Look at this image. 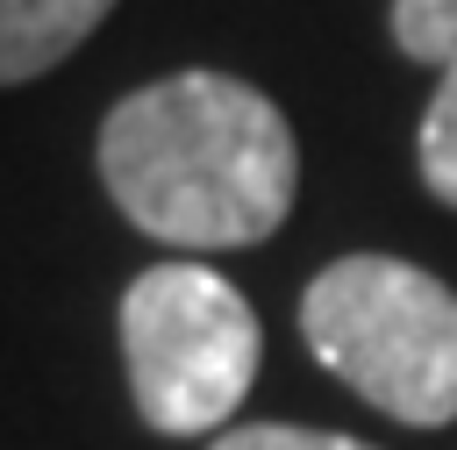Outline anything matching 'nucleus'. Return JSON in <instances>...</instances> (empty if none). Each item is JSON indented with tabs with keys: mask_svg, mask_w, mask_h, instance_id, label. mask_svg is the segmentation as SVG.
<instances>
[{
	"mask_svg": "<svg viewBox=\"0 0 457 450\" xmlns=\"http://www.w3.org/2000/svg\"><path fill=\"white\" fill-rule=\"evenodd\" d=\"M214 450H371V443L328 436V429H293V421H243V429L214 436Z\"/></svg>",
	"mask_w": 457,
	"mask_h": 450,
	"instance_id": "0eeeda50",
	"label": "nucleus"
},
{
	"mask_svg": "<svg viewBox=\"0 0 457 450\" xmlns=\"http://www.w3.org/2000/svg\"><path fill=\"white\" fill-rule=\"evenodd\" d=\"M100 186L157 243L243 250L286 221L300 193V150L271 93L250 79L171 71L107 107Z\"/></svg>",
	"mask_w": 457,
	"mask_h": 450,
	"instance_id": "f257e3e1",
	"label": "nucleus"
},
{
	"mask_svg": "<svg viewBox=\"0 0 457 450\" xmlns=\"http://www.w3.org/2000/svg\"><path fill=\"white\" fill-rule=\"evenodd\" d=\"M393 43L414 64H450L457 57V0H393Z\"/></svg>",
	"mask_w": 457,
	"mask_h": 450,
	"instance_id": "423d86ee",
	"label": "nucleus"
},
{
	"mask_svg": "<svg viewBox=\"0 0 457 450\" xmlns=\"http://www.w3.org/2000/svg\"><path fill=\"white\" fill-rule=\"evenodd\" d=\"M257 314L207 264H150L121 293V364L136 414L157 436L221 429L257 379Z\"/></svg>",
	"mask_w": 457,
	"mask_h": 450,
	"instance_id": "7ed1b4c3",
	"label": "nucleus"
},
{
	"mask_svg": "<svg viewBox=\"0 0 457 450\" xmlns=\"http://www.w3.org/2000/svg\"><path fill=\"white\" fill-rule=\"evenodd\" d=\"M107 14L114 0H0V86L43 79L50 64H64Z\"/></svg>",
	"mask_w": 457,
	"mask_h": 450,
	"instance_id": "20e7f679",
	"label": "nucleus"
},
{
	"mask_svg": "<svg viewBox=\"0 0 457 450\" xmlns=\"http://www.w3.org/2000/svg\"><path fill=\"white\" fill-rule=\"evenodd\" d=\"M414 157H421V186H428L443 207H457V57L436 71V93H428Z\"/></svg>",
	"mask_w": 457,
	"mask_h": 450,
	"instance_id": "39448f33",
	"label": "nucleus"
},
{
	"mask_svg": "<svg viewBox=\"0 0 457 450\" xmlns=\"http://www.w3.org/2000/svg\"><path fill=\"white\" fill-rule=\"evenodd\" d=\"M307 350L407 429L457 421V293L407 257H336L300 293Z\"/></svg>",
	"mask_w": 457,
	"mask_h": 450,
	"instance_id": "f03ea898",
	"label": "nucleus"
}]
</instances>
